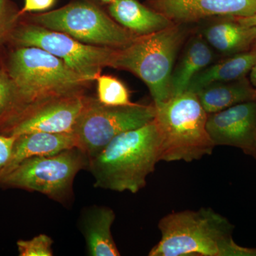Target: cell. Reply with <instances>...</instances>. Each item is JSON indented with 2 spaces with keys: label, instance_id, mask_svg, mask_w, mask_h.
<instances>
[{
  "label": "cell",
  "instance_id": "6da1fadb",
  "mask_svg": "<svg viewBox=\"0 0 256 256\" xmlns=\"http://www.w3.org/2000/svg\"><path fill=\"white\" fill-rule=\"evenodd\" d=\"M158 227L161 239L150 256H256V248L234 242L233 224L212 208L173 212Z\"/></svg>",
  "mask_w": 256,
  "mask_h": 256
},
{
  "label": "cell",
  "instance_id": "7a4b0ae2",
  "mask_svg": "<svg viewBox=\"0 0 256 256\" xmlns=\"http://www.w3.org/2000/svg\"><path fill=\"white\" fill-rule=\"evenodd\" d=\"M160 137L156 121L121 133L88 160L94 188L138 193L160 162Z\"/></svg>",
  "mask_w": 256,
  "mask_h": 256
},
{
  "label": "cell",
  "instance_id": "3957f363",
  "mask_svg": "<svg viewBox=\"0 0 256 256\" xmlns=\"http://www.w3.org/2000/svg\"><path fill=\"white\" fill-rule=\"evenodd\" d=\"M154 107L160 161L190 162L212 154L215 146L207 132L208 114L196 94L186 92Z\"/></svg>",
  "mask_w": 256,
  "mask_h": 256
},
{
  "label": "cell",
  "instance_id": "277c9868",
  "mask_svg": "<svg viewBox=\"0 0 256 256\" xmlns=\"http://www.w3.org/2000/svg\"><path fill=\"white\" fill-rule=\"evenodd\" d=\"M184 37L176 24L137 36L126 46L114 48L110 67L131 72L146 82L154 105L164 102L172 97L173 66Z\"/></svg>",
  "mask_w": 256,
  "mask_h": 256
},
{
  "label": "cell",
  "instance_id": "5b68a950",
  "mask_svg": "<svg viewBox=\"0 0 256 256\" xmlns=\"http://www.w3.org/2000/svg\"><path fill=\"white\" fill-rule=\"evenodd\" d=\"M4 68L18 87L26 107L48 98L80 94L88 82L63 60L35 46L11 48Z\"/></svg>",
  "mask_w": 256,
  "mask_h": 256
},
{
  "label": "cell",
  "instance_id": "8992f818",
  "mask_svg": "<svg viewBox=\"0 0 256 256\" xmlns=\"http://www.w3.org/2000/svg\"><path fill=\"white\" fill-rule=\"evenodd\" d=\"M22 18L94 46L122 48L138 36L116 22L92 0H74L60 9L25 14Z\"/></svg>",
  "mask_w": 256,
  "mask_h": 256
},
{
  "label": "cell",
  "instance_id": "52a82bcc",
  "mask_svg": "<svg viewBox=\"0 0 256 256\" xmlns=\"http://www.w3.org/2000/svg\"><path fill=\"white\" fill-rule=\"evenodd\" d=\"M88 166V158L78 148L53 156H34L2 175L0 186L38 192L64 203L73 196L76 176Z\"/></svg>",
  "mask_w": 256,
  "mask_h": 256
},
{
  "label": "cell",
  "instance_id": "ba28073f",
  "mask_svg": "<svg viewBox=\"0 0 256 256\" xmlns=\"http://www.w3.org/2000/svg\"><path fill=\"white\" fill-rule=\"evenodd\" d=\"M154 117V104L109 106L100 104L98 99L86 97L74 128L77 148L89 160L121 133L142 127Z\"/></svg>",
  "mask_w": 256,
  "mask_h": 256
},
{
  "label": "cell",
  "instance_id": "9c48e42d",
  "mask_svg": "<svg viewBox=\"0 0 256 256\" xmlns=\"http://www.w3.org/2000/svg\"><path fill=\"white\" fill-rule=\"evenodd\" d=\"M10 46H35L46 50L88 82L96 80L102 68L111 66L114 50L82 43L62 32L28 22L22 16L12 35Z\"/></svg>",
  "mask_w": 256,
  "mask_h": 256
},
{
  "label": "cell",
  "instance_id": "30bf717a",
  "mask_svg": "<svg viewBox=\"0 0 256 256\" xmlns=\"http://www.w3.org/2000/svg\"><path fill=\"white\" fill-rule=\"evenodd\" d=\"M86 100V96L76 94L33 102L24 111L10 136L32 132L73 133Z\"/></svg>",
  "mask_w": 256,
  "mask_h": 256
},
{
  "label": "cell",
  "instance_id": "8fae6325",
  "mask_svg": "<svg viewBox=\"0 0 256 256\" xmlns=\"http://www.w3.org/2000/svg\"><path fill=\"white\" fill-rule=\"evenodd\" d=\"M206 130L215 146H232L256 160V101L208 114Z\"/></svg>",
  "mask_w": 256,
  "mask_h": 256
},
{
  "label": "cell",
  "instance_id": "7c38bea8",
  "mask_svg": "<svg viewBox=\"0 0 256 256\" xmlns=\"http://www.w3.org/2000/svg\"><path fill=\"white\" fill-rule=\"evenodd\" d=\"M146 4L175 24L213 16L246 18L256 13V0H146Z\"/></svg>",
  "mask_w": 256,
  "mask_h": 256
},
{
  "label": "cell",
  "instance_id": "4fadbf2b",
  "mask_svg": "<svg viewBox=\"0 0 256 256\" xmlns=\"http://www.w3.org/2000/svg\"><path fill=\"white\" fill-rule=\"evenodd\" d=\"M74 148H77L74 133L32 132L16 136L11 156L0 176L28 158L53 156Z\"/></svg>",
  "mask_w": 256,
  "mask_h": 256
},
{
  "label": "cell",
  "instance_id": "5bb4252c",
  "mask_svg": "<svg viewBox=\"0 0 256 256\" xmlns=\"http://www.w3.org/2000/svg\"><path fill=\"white\" fill-rule=\"evenodd\" d=\"M114 218L116 214L109 207L92 206L84 210L80 226L89 256H120L111 234Z\"/></svg>",
  "mask_w": 256,
  "mask_h": 256
},
{
  "label": "cell",
  "instance_id": "9a60e30c",
  "mask_svg": "<svg viewBox=\"0 0 256 256\" xmlns=\"http://www.w3.org/2000/svg\"><path fill=\"white\" fill-rule=\"evenodd\" d=\"M108 11L116 22L138 36L161 31L175 24L138 0H114Z\"/></svg>",
  "mask_w": 256,
  "mask_h": 256
},
{
  "label": "cell",
  "instance_id": "2e32d148",
  "mask_svg": "<svg viewBox=\"0 0 256 256\" xmlns=\"http://www.w3.org/2000/svg\"><path fill=\"white\" fill-rule=\"evenodd\" d=\"M212 25L205 31L207 41L222 53L236 55L254 50L256 28L238 22L235 18Z\"/></svg>",
  "mask_w": 256,
  "mask_h": 256
},
{
  "label": "cell",
  "instance_id": "e0dca14e",
  "mask_svg": "<svg viewBox=\"0 0 256 256\" xmlns=\"http://www.w3.org/2000/svg\"><path fill=\"white\" fill-rule=\"evenodd\" d=\"M256 62V52L254 50L232 56L197 74L192 79L186 92L196 94L213 84L235 82L246 78Z\"/></svg>",
  "mask_w": 256,
  "mask_h": 256
},
{
  "label": "cell",
  "instance_id": "ac0fdd59",
  "mask_svg": "<svg viewBox=\"0 0 256 256\" xmlns=\"http://www.w3.org/2000/svg\"><path fill=\"white\" fill-rule=\"evenodd\" d=\"M196 95L205 111L212 114L242 102L256 101V88L244 78L213 84L200 90Z\"/></svg>",
  "mask_w": 256,
  "mask_h": 256
},
{
  "label": "cell",
  "instance_id": "d6986e66",
  "mask_svg": "<svg viewBox=\"0 0 256 256\" xmlns=\"http://www.w3.org/2000/svg\"><path fill=\"white\" fill-rule=\"evenodd\" d=\"M212 58V50L201 38L192 42L178 68L172 74V97L186 92L194 77L206 68Z\"/></svg>",
  "mask_w": 256,
  "mask_h": 256
},
{
  "label": "cell",
  "instance_id": "ffe728a7",
  "mask_svg": "<svg viewBox=\"0 0 256 256\" xmlns=\"http://www.w3.org/2000/svg\"><path fill=\"white\" fill-rule=\"evenodd\" d=\"M26 108L14 80L4 68H0V134L10 136Z\"/></svg>",
  "mask_w": 256,
  "mask_h": 256
},
{
  "label": "cell",
  "instance_id": "44dd1931",
  "mask_svg": "<svg viewBox=\"0 0 256 256\" xmlns=\"http://www.w3.org/2000/svg\"><path fill=\"white\" fill-rule=\"evenodd\" d=\"M98 100L104 105L127 106L134 105L124 82L114 76L100 75L97 79Z\"/></svg>",
  "mask_w": 256,
  "mask_h": 256
},
{
  "label": "cell",
  "instance_id": "7402d4cb",
  "mask_svg": "<svg viewBox=\"0 0 256 256\" xmlns=\"http://www.w3.org/2000/svg\"><path fill=\"white\" fill-rule=\"evenodd\" d=\"M20 10L12 0H0V68H4L8 54L5 47L10 46V40L22 16Z\"/></svg>",
  "mask_w": 256,
  "mask_h": 256
},
{
  "label": "cell",
  "instance_id": "603a6c76",
  "mask_svg": "<svg viewBox=\"0 0 256 256\" xmlns=\"http://www.w3.org/2000/svg\"><path fill=\"white\" fill-rule=\"evenodd\" d=\"M53 240L46 234H40L30 240H20L16 242L18 256H52Z\"/></svg>",
  "mask_w": 256,
  "mask_h": 256
},
{
  "label": "cell",
  "instance_id": "cb8c5ba5",
  "mask_svg": "<svg viewBox=\"0 0 256 256\" xmlns=\"http://www.w3.org/2000/svg\"><path fill=\"white\" fill-rule=\"evenodd\" d=\"M16 136L0 134V174L11 156Z\"/></svg>",
  "mask_w": 256,
  "mask_h": 256
},
{
  "label": "cell",
  "instance_id": "d4e9b609",
  "mask_svg": "<svg viewBox=\"0 0 256 256\" xmlns=\"http://www.w3.org/2000/svg\"><path fill=\"white\" fill-rule=\"evenodd\" d=\"M57 0H24L22 9L20 10L21 16L28 13L42 12L53 8Z\"/></svg>",
  "mask_w": 256,
  "mask_h": 256
},
{
  "label": "cell",
  "instance_id": "484cf974",
  "mask_svg": "<svg viewBox=\"0 0 256 256\" xmlns=\"http://www.w3.org/2000/svg\"><path fill=\"white\" fill-rule=\"evenodd\" d=\"M235 18L238 22L242 23V24L250 26H256V13L252 16H246V18ZM252 50L256 52V45Z\"/></svg>",
  "mask_w": 256,
  "mask_h": 256
},
{
  "label": "cell",
  "instance_id": "4316f807",
  "mask_svg": "<svg viewBox=\"0 0 256 256\" xmlns=\"http://www.w3.org/2000/svg\"><path fill=\"white\" fill-rule=\"evenodd\" d=\"M250 79L252 86L256 88V62L252 70H250Z\"/></svg>",
  "mask_w": 256,
  "mask_h": 256
},
{
  "label": "cell",
  "instance_id": "83f0119b",
  "mask_svg": "<svg viewBox=\"0 0 256 256\" xmlns=\"http://www.w3.org/2000/svg\"><path fill=\"white\" fill-rule=\"evenodd\" d=\"M99 2H101L102 3H104V4H110V2H112L114 0H98Z\"/></svg>",
  "mask_w": 256,
  "mask_h": 256
}]
</instances>
